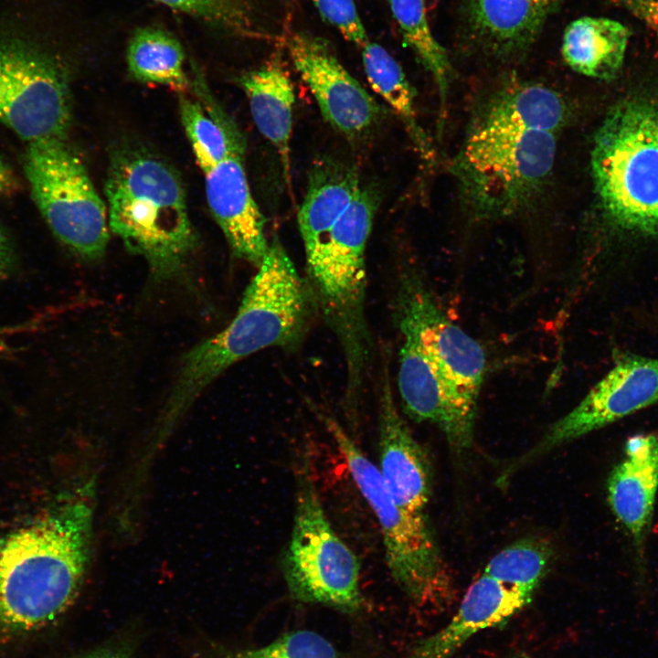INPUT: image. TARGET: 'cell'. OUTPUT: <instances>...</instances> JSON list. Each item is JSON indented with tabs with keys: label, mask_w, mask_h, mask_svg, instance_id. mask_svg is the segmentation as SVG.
I'll use <instances>...</instances> for the list:
<instances>
[{
	"label": "cell",
	"mask_w": 658,
	"mask_h": 658,
	"mask_svg": "<svg viewBox=\"0 0 658 658\" xmlns=\"http://www.w3.org/2000/svg\"><path fill=\"white\" fill-rule=\"evenodd\" d=\"M360 188L358 174L351 165L334 160L314 165L298 213L305 254L325 239Z\"/></svg>",
	"instance_id": "obj_21"
},
{
	"label": "cell",
	"mask_w": 658,
	"mask_h": 658,
	"mask_svg": "<svg viewBox=\"0 0 658 658\" xmlns=\"http://www.w3.org/2000/svg\"><path fill=\"white\" fill-rule=\"evenodd\" d=\"M109 228L161 279L183 272L197 239L186 191L167 163L128 149L112 158L105 181Z\"/></svg>",
	"instance_id": "obj_3"
},
{
	"label": "cell",
	"mask_w": 658,
	"mask_h": 658,
	"mask_svg": "<svg viewBox=\"0 0 658 658\" xmlns=\"http://www.w3.org/2000/svg\"><path fill=\"white\" fill-rule=\"evenodd\" d=\"M387 1L405 43L435 80L442 108L449 90L451 66L444 48L431 32L425 0Z\"/></svg>",
	"instance_id": "obj_27"
},
{
	"label": "cell",
	"mask_w": 658,
	"mask_h": 658,
	"mask_svg": "<svg viewBox=\"0 0 658 658\" xmlns=\"http://www.w3.org/2000/svg\"><path fill=\"white\" fill-rule=\"evenodd\" d=\"M591 171L607 220L658 239V103L631 98L609 111L594 137Z\"/></svg>",
	"instance_id": "obj_5"
},
{
	"label": "cell",
	"mask_w": 658,
	"mask_h": 658,
	"mask_svg": "<svg viewBox=\"0 0 658 658\" xmlns=\"http://www.w3.org/2000/svg\"><path fill=\"white\" fill-rule=\"evenodd\" d=\"M379 204L361 187L325 239L305 254L315 306L338 339L350 399L360 390L370 354L366 303V248Z\"/></svg>",
	"instance_id": "obj_4"
},
{
	"label": "cell",
	"mask_w": 658,
	"mask_h": 658,
	"mask_svg": "<svg viewBox=\"0 0 658 658\" xmlns=\"http://www.w3.org/2000/svg\"><path fill=\"white\" fill-rule=\"evenodd\" d=\"M629 37L628 28L618 21L583 16L566 27L561 52L574 71L610 80L621 68Z\"/></svg>",
	"instance_id": "obj_23"
},
{
	"label": "cell",
	"mask_w": 658,
	"mask_h": 658,
	"mask_svg": "<svg viewBox=\"0 0 658 658\" xmlns=\"http://www.w3.org/2000/svg\"><path fill=\"white\" fill-rule=\"evenodd\" d=\"M14 264L11 242L5 231L0 227V279L5 278Z\"/></svg>",
	"instance_id": "obj_33"
},
{
	"label": "cell",
	"mask_w": 658,
	"mask_h": 658,
	"mask_svg": "<svg viewBox=\"0 0 658 658\" xmlns=\"http://www.w3.org/2000/svg\"><path fill=\"white\" fill-rule=\"evenodd\" d=\"M291 537L281 570L291 597L345 612L364 606L360 563L326 517L306 462L296 475Z\"/></svg>",
	"instance_id": "obj_8"
},
{
	"label": "cell",
	"mask_w": 658,
	"mask_h": 658,
	"mask_svg": "<svg viewBox=\"0 0 658 658\" xmlns=\"http://www.w3.org/2000/svg\"><path fill=\"white\" fill-rule=\"evenodd\" d=\"M651 29L658 32V0H617Z\"/></svg>",
	"instance_id": "obj_32"
},
{
	"label": "cell",
	"mask_w": 658,
	"mask_h": 658,
	"mask_svg": "<svg viewBox=\"0 0 658 658\" xmlns=\"http://www.w3.org/2000/svg\"><path fill=\"white\" fill-rule=\"evenodd\" d=\"M658 400V359L627 356L571 411L557 419L526 452L501 474L515 471L551 450L617 421Z\"/></svg>",
	"instance_id": "obj_12"
},
{
	"label": "cell",
	"mask_w": 658,
	"mask_h": 658,
	"mask_svg": "<svg viewBox=\"0 0 658 658\" xmlns=\"http://www.w3.org/2000/svg\"><path fill=\"white\" fill-rule=\"evenodd\" d=\"M552 557L548 542L526 537L494 555L483 573L503 584L535 593L548 571Z\"/></svg>",
	"instance_id": "obj_28"
},
{
	"label": "cell",
	"mask_w": 658,
	"mask_h": 658,
	"mask_svg": "<svg viewBox=\"0 0 658 658\" xmlns=\"http://www.w3.org/2000/svg\"><path fill=\"white\" fill-rule=\"evenodd\" d=\"M557 154L556 133L469 126L451 164L463 202L478 219L525 210L546 186Z\"/></svg>",
	"instance_id": "obj_6"
},
{
	"label": "cell",
	"mask_w": 658,
	"mask_h": 658,
	"mask_svg": "<svg viewBox=\"0 0 658 658\" xmlns=\"http://www.w3.org/2000/svg\"><path fill=\"white\" fill-rule=\"evenodd\" d=\"M71 122L66 71L22 41H0V122L27 143L66 139Z\"/></svg>",
	"instance_id": "obj_11"
},
{
	"label": "cell",
	"mask_w": 658,
	"mask_h": 658,
	"mask_svg": "<svg viewBox=\"0 0 658 658\" xmlns=\"http://www.w3.org/2000/svg\"><path fill=\"white\" fill-rule=\"evenodd\" d=\"M562 0H469L468 27L484 51L511 58L526 51Z\"/></svg>",
	"instance_id": "obj_18"
},
{
	"label": "cell",
	"mask_w": 658,
	"mask_h": 658,
	"mask_svg": "<svg viewBox=\"0 0 658 658\" xmlns=\"http://www.w3.org/2000/svg\"><path fill=\"white\" fill-rule=\"evenodd\" d=\"M169 7L194 16L225 31L257 37L252 0H155Z\"/></svg>",
	"instance_id": "obj_29"
},
{
	"label": "cell",
	"mask_w": 658,
	"mask_h": 658,
	"mask_svg": "<svg viewBox=\"0 0 658 658\" xmlns=\"http://www.w3.org/2000/svg\"><path fill=\"white\" fill-rule=\"evenodd\" d=\"M24 172L32 199L56 238L83 259L101 258L109 240L106 204L66 139L27 143Z\"/></svg>",
	"instance_id": "obj_9"
},
{
	"label": "cell",
	"mask_w": 658,
	"mask_h": 658,
	"mask_svg": "<svg viewBox=\"0 0 658 658\" xmlns=\"http://www.w3.org/2000/svg\"><path fill=\"white\" fill-rule=\"evenodd\" d=\"M398 386L406 413L419 422L439 426L451 447L462 452L471 446L463 435L447 397L444 385L418 338L400 330Z\"/></svg>",
	"instance_id": "obj_19"
},
{
	"label": "cell",
	"mask_w": 658,
	"mask_h": 658,
	"mask_svg": "<svg viewBox=\"0 0 658 658\" xmlns=\"http://www.w3.org/2000/svg\"><path fill=\"white\" fill-rule=\"evenodd\" d=\"M325 425L378 522L393 578L415 603L436 600L445 591L449 577L426 513L398 505L388 493L378 467L343 428L329 418Z\"/></svg>",
	"instance_id": "obj_7"
},
{
	"label": "cell",
	"mask_w": 658,
	"mask_h": 658,
	"mask_svg": "<svg viewBox=\"0 0 658 658\" xmlns=\"http://www.w3.org/2000/svg\"><path fill=\"white\" fill-rule=\"evenodd\" d=\"M519 658H529V657H519Z\"/></svg>",
	"instance_id": "obj_36"
},
{
	"label": "cell",
	"mask_w": 658,
	"mask_h": 658,
	"mask_svg": "<svg viewBox=\"0 0 658 658\" xmlns=\"http://www.w3.org/2000/svg\"><path fill=\"white\" fill-rule=\"evenodd\" d=\"M534 594L483 573L470 586L451 621L417 644L407 658H451L472 635L509 621Z\"/></svg>",
	"instance_id": "obj_16"
},
{
	"label": "cell",
	"mask_w": 658,
	"mask_h": 658,
	"mask_svg": "<svg viewBox=\"0 0 658 658\" xmlns=\"http://www.w3.org/2000/svg\"><path fill=\"white\" fill-rule=\"evenodd\" d=\"M398 292L399 329L411 332L419 341L444 385L463 435L472 442L487 370L485 351L448 318L416 271L402 276Z\"/></svg>",
	"instance_id": "obj_10"
},
{
	"label": "cell",
	"mask_w": 658,
	"mask_h": 658,
	"mask_svg": "<svg viewBox=\"0 0 658 658\" xmlns=\"http://www.w3.org/2000/svg\"><path fill=\"white\" fill-rule=\"evenodd\" d=\"M288 51L325 121L348 139L366 136L377 123L380 107L345 69L328 43L298 32L289 38Z\"/></svg>",
	"instance_id": "obj_13"
},
{
	"label": "cell",
	"mask_w": 658,
	"mask_h": 658,
	"mask_svg": "<svg viewBox=\"0 0 658 658\" xmlns=\"http://www.w3.org/2000/svg\"><path fill=\"white\" fill-rule=\"evenodd\" d=\"M18 188V181L9 165L0 158V196H9Z\"/></svg>",
	"instance_id": "obj_34"
},
{
	"label": "cell",
	"mask_w": 658,
	"mask_h": 658,
	"mask_svg": "<svg viewBox=\"0 0 658 658\" xmlns=\"http://www.w3.org/2000/svg\"><path fill=\"white\" fill-rule=\"evenodd\" d=\"M568 117V106L554 90L539 83L511 81L479 104L469 126L494 131L557 133Z\"/></svg>",
	"instance_id": "obj_20"
},
{
	"label": "cell",
	"mask_w": 658,
	"mask_h": 658,
	"mask_svg": "<svg viewBox=\"0 0 658 658\" xmlns=\"http://www.w3.org/2000/svg\"><path fill=\"white\" fill-rule=\"evenodd\" d=\"M225 658H344L324 636L312 631L287 632L257 649L230 653Z\"/></svg>",
	"instance_id": "obj_30"
},
{
	"label": "cell",
	"mask_w": 658,
	"mask_h": 658,
	"mask_svg": "<svg viewBox=\"0 0 658 658\" xmlns=\"http://www.w3.org/2000/svg\"><path fill=\"white\" fill-rule=\"evenodd\" d=\"M208 207L233 253L257 268L269 243L264 218L251 194L242 155H230L204 173Z\"/></svg>",
	"instance_id": "obj_15"
},
{
	"label": "cell",
	"mask_w": 658,
	"mask_h": 658,
	"mask_svg": "<svg viewBox=\"0 0 658 658\" xmlns=\"http://www.w3.org/2000/svg\"><path fill=\"white\" fill-rule=\"evenodd\" d=\"M361 55L372 89L387 102L400 119L419 156L432 164L435 154L418 122L416 92L401 66L384 47L369 40L361 47Z\"/></svg>",
	"instance_id": "obj_24"
},
{
	"label": "cell",
	"mask_w": 658,
	"mask_h": 658,
	"mask_svg": "<svg viewBox=\"0 0 658 658\" xmlns=\"http://www.w3.org/2000/svg\"><path fill=\"white\" fill-rule=\"evenodd\" d=\"M610 506L642 550L658 491V432L630 437L607 483Z\"/></svg>",
	"instance_id": "obj_17"
},
{
	"label": "cell",
	"mask_w": 658,
	"mask_h": 658,
	"mask_svg": "<svg viewBox=\"0 0 658 658\" xmlns=\"http://www.w3.org/2000/svg\"><path fill=\"white\" fill-rule=\"evenodd\" d=\"M127 65L136 80L185 90L188 80L185 54L179 41L169 32L145 27L136 30L127 48Z\"/></svg>",
	"instance_id": "obj_25"
},
{
	"label": "cell",
	"mask_w": 658,
	"mask_h": 658,
	"mask_svg": "<svg viewBox=\"0 0 658 658\" xmlns=\"http://www.w3.org/2000/svg\"><path fill=\"white\" fill-rule=\"evenodd\" d=\"M326 22L349 42L362 47L369 39L354 0H313Z\"/></svg>",
	"instance_id": "obj_31"
},
{
	"label": "cell",
	"mask_w": 658,
	"mask_h": 658,
	"mask_svg": "<svg viewBox=\"0 0 658 658\" xmlns=\"http://www.w3.org/2000/svg\"><path fill=\"white\" fill-rule=\"evenodd\" d=\"M315 307L308 281L274 237L231 323L185 355L168 400L167 419L177 418L238 361L267 347L299 344Z\"/></svg>",
	"instance_id": "obj_2"
},
{
	"label": "cell",
	"mask_w": 658,
	"mask_h": 658,
	"mask_svg": "<svg viewBox=\"0 0 658 658\" xmlns=\"http://www.w3.org/2000/svg\"><path fill=\"white\" fill-rule=\"evenodd\" d=\"M92 513L72 499L0 538V628L47 625L73 603L87 570Z\"/></svg>",
	"instance_id": "obj_1"
},
{
	"label": "cell",
	"mask_w": 658,
	"mask_h": 658,
	"mask_svg": "<svg viewBox=\"0 0 658 658\" xmlns=\"http://www.w3.org/2000/svg\"><path fill=\"white\" fill-rule=\"evenodd\" d=\"M239 82L257 129L277 150L289 177L295 96L288 73L279 62H270L242 75Z\"/></svg>",
	"instance_id": "obj_22"
},
{
	"label": "cell",
	"mask_w": 658,
	"mask_h": 658,
	"mask_svg": "<svg viewBox=\"0 0 658 658\" xmlns=\"http://www.w3.org/2000/svg\"><path fill=\"white\" fill-rule=\"evenodd\" d=\"M131 651L125 645H111L102 647L79 658H130Z\"/></svg>",
	"instance_id": "obj_35"
},
{
	"label": "cell",
	"mask_w": 658,
	"mask_h": 658,
	"mask_svg": "<svg viewBox=\"0 0 658 658\" xmlns=\"http://www.w3.org/2000/svg\"><path fill=\"white\" fill-rule=\"evenodd\" d=\"M378 448V470L393 500L411 512L426 513L431 493V466L397 409L388 376L379 397Z\"/></svg>",
	"instance_id": "obj_14"
},
{
	"label": "cell",
	"mask_w": 658,
	"mask_h": 658,
	"mask_svg": "<svg viewBox=\"0 0 658 658\" xmlns=\"http://www.w3.org/2000/svg\"><path fill=\"white\" fill-rule=\"evenodd\" d=\"M179 113L196 161L205 173L230 155H244L245 143L235 124L220 111L209 112L181 96Z\"/></svg>",
	"instance_id": "obj_26"
}]
</instances>
